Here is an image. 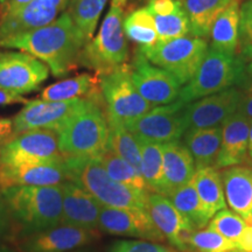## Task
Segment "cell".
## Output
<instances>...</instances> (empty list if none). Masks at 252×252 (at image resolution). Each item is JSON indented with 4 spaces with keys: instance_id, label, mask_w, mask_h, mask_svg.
<instances>
[{
    "instance_id": "6da1fadb",
    "label": "cell",
    "mask_w": 252,
    "mask_h": 252,
    "mask_svg": "<svg viewBox=\"0 0 252 252\" xmlns=\"http://www.w3.org/2000/svg\"><path fill=\"white\" fill-rule=\"evenodd\" d=\"M86 45L87 41L67 11L46 26L0 42L2 48L19 49L45 62L55 77L65 76L78 67Z\"/></svg>"
},
{
    "instance_id": "7a4b0ae2",
    "label": "cell",
    "mask_w": 252,
    "mask_h": 252,
    "mask_svg": "<svg viewBox=\"0 0 252 252\" xmlns=\"http://www.w3.org/2000/svg\"><path fill=\"white\" fill-rule=\"evenodd\" d=\"M102 94L87 97L56 130L63 157H100L108 150L109 123Z\"/></svg>"
},
{
    "instance_id": "3957f363",
    "label": "cell",
    "mask_w": 252,
    "mask_h": 252,
    "mask_svg": "<svg viewBox=\"0 0 252 252\" xmlns=\"http://www.w3.org/2000/svg\"><path fill=\"white\" fill-rule=\"evenodd\" d=\"M12 220L24 237L54 228L62 220V187L13 186L1 189Z\"/></svg>"
},
{
    "instance_id": "277c9868",
    "label": "cell",
    "mask_w": 252,
    "mask_h": 252,
    "mask_svg": "<svg viewBox=\"0 0 252 252\" xmlns=\"http://www.w3.org/2000/svg\"><path fill=\"white\" fill-rule=\"evenodd\" d=\"M68 180L84 188L103 207L147 210L150 194L140 193L109 176L99 157H64Z\"/></svg>"
},
{
    "instance_id": "5b68a950",
    "label": "cell",
    "mask_w": 252,
    "mask_h": 252,
    "mask_svg": "<svg viewBox=\"0 0 252 252\" xmlns=\"http://www.w3.org/2000/svg\"><path fill=\"white\" fill-rule=\"evenodd\" d=\"M244 80L245 63L241 56L225 54L209 47L193 78L181 89L178 100L191 103L228 88L241 87Z\"/></svg>"
},
{
    "instance_id": "8992f818",
    "label": "cell",
    "mask_w": 252,
    "mask_h": 252,
    "mask_svg": "<svg viewBox=\"0 0 252 252\" xmlns=\"http://www.w3.org/2000/svg\"><path fill=\"white\" fill-rule=\"evenodd\" d=\"M124 9L111 6L96 36L82 49L78 65L104 75L125 64L128 59L127 40L123 27Z\"/></svg>"
},
{
    "instance_id": "52a82bcc",
    "label": "cell",
    "mask_w": 252,
    "mask_h": 252,
    "mask_svg": "<svg viewBox=\"0 0 252 252\" xmlns=\"http://www.w3.org/2000/svg\"><path fill=\"white\" fill-rule=\"evenodd\" d=\"M131 72V65L125 63L108 74L98 75L109 125H122L126 127L153 109L135 89Z\"/></svg>"
},
{
    "instance_id": "ba28073f",
    "label": "cell",
    "mask_w": 252,
    "mask_h": 252,
    "mask_svg": "<svg viewBox=\"0 0 252 252\" xmlns=\"http://www.w3.org/2000/svg\"><path fill=\"white\" fill-rule=\"evenodd\" d=\"M208 50L202 37L187 35L168 42L157 43L152 48L139 52L151 63L172 74L181 86L187 84L202 63Z\"/></svg>"
},
{
    "instance_id": "9c48e42d",
    "label": "cell",
    "mask_w": 252,
    "mask_h": 252,
    "mask_svg": "<svg viewBox=\"0 0 252 252\" xmlns=\"http://www.w3.org/2000/svg\"><path fill=\"white\" fill-rule=\"evenodd\" d=\"M54 130H32L13 137L0 147V166L15 167L63 159Z\"/></svg>"
},
{
    "instance_id": "30bf717a",
    "label": "cell",
    "mask_w": 252,
    "mask_h": 252,
    "mask_svg": "<svg viewBox=\"0 0 252 252\" xmlns=\"http://www.w3.org/2000/svg\"><path fill=\"white\" fill-rule=\"evenodd\" d=\"M186 103L180 100L156 106L126 126L137 139L157 144L179 141L187 131L185 119Z\"/></svg>"
},
{
    "instance_id": "8fae6325",
    "label": "cell",
    "mask_w": 252,
    "mask_h": 252,
    "mask_svg": "<svg viewBox=\"0 0 252 252\" xmlns=\"http://www.w3.org/2000/svg\"><path fill=\"white\" fill-rule=\"evenodd\" d=\"M45 62L25 52H0V89L25 94L39 89L48 78Z\"/></svg>"
},
{
    "instance_id": "7c38bea8",
    "label": "cell",
    "mask_w": 252,
    "mask_h": 252,
    "mask_svg": "<svg viewBox=\"0 0 252 252\" xmlns=\"http://www.w3.org/2000/svg\"><path fill=\"white\" fill-rule=\"evenodd\" d=\"M131 77L140 96L153 108L179 99L181 84L165 69L151 64L139 52L131 65Z\"/></svg>"
},
{
    "instance_id": "4fadbf2b",
    "label": "cell",
    "mask_w": 252,
    "mask_h": 252,
    "mask_svg": "<svg viewBox=\"0 0 252 252\" xmlns=\"http://www.w3.org/2000/svg\"><path fill=\"white\" fill-rule=\"evenodd\" d=\"M242 90L231 87L186 104L185 119L187 130L220 126L237 112Z\"/></svg>"
},
{
    "instance_id": "5bb4252c",
    "label": "cell",
    "mask_w": 252,
    "mask_h": 252,
    "mask_svg": "<svg viewBox=\"0 0 252 252\" xmlns=\"http://www.w3.org/2000/svg\"><path fill=\"white\" fill-rule=\"evenodd\" d=\"M86 98L67 102L28 100L25 108L13 118V133L18 134L32 130L56 131L69 116L80 108Z\"/></svg>"
},
{
    "instance_id": "9a60e30c",
    "label": "cell",
    "mask_w": 252,
    "mask_h": 252,
    "mask_svg": "<svg viewBox=\"0 0 252 252\" xmlns=\"http://www.w3.org/2000/svg\"><path fill=\"white\" fill-rule=\"evenodd\" d=\"M98 229L110 235L127 236L151 242H162L163 237L147 210L102 207Z\"/></svg>"
},
{
    "instance_id": "2e32d148",
    "label": "cell",
    "mask_w": 252,
    "mask_h": 252,
    "mask_svg": "<svg viewBox=\"0 0 252 252\" xmlns=\"http://www.w3.org/2000/svg\"><path fill=\"white\" fill-rule=\"evenodd\" d=\"M98 238L96 231L59 224L24 237L21 252H72Z\"/></svg>"
},
{
    "instance_id": "e0dca14e",
    "label": "cell",
    "mask_w": 252,
    "mask_h": 252,
    "mask_svg": "<svg viewBox=\"0 0 252 252\" xmlns=\"http://www.w3.org/2000/svg\"><path fill=\"white\" fill-rule=\"evenodd\" d=\"M70 0H33L17 13L0 20V42L56 20Z\"/></svg>"
},
{
    "instance_id": "ac0fdd59",
    "label": "cell",
    "mask_w": 252,
    "mask_h": 252,
    "mask_svg": "<svg viewBox=\"0 0 252 252\" xmlns=\"http://www.w3.org/2000/svg\"><path fill=\"white\" fill-rule=\"evenodd\" d=\"M61 187L62 224L97 231L102 204L76 182L67 180Z\"/></svg>"
},
{
    "instance_id": "d6986e66",
    "label": "cell",
    "mask_w": 252,
    "mask_h": 252,
    "mask_svg": "<svg viewBox=\"0 0 252 252\" xmlns=\"http://www.w3.org/2000/svg\"><path fill=\"white\" fill-rule=\"evenodd\" d=\"M147 213L169 244L182 252L190 250L187 239L195 230L191 229L168 198L161 194L150 193L147 198Z\"/></svg>"
},
{
    "instance_id": "ffe728a7",
    "label": "cell",
    "mask_w": 252,
    "mask_h": 252,
    "mask_svg": "<svg viewBox=\"0 0 252 252\" xmlns=\"http://www.w3.org/2000/svg\"><path fill=\"white\" fill-rule=\"evenodd\" d=\"M68 180L64 158L34 165L0 166V189L13 186H60Z\"/></svg>"
},
{
    "instance_id": "44dd1931",
    "label": "cell",
    "mask_w": 252,
    "mask_h": 252,
    "mask_svg": "<svg viewBox=\"0 0 252 252\" xmlns=\"http://www.w3.org/2000/svg\"><path fill=\"white\" fill-rule=\"evenodd\" d=\"M250 124L239 112H236L223 123L222 141L216 168H228L244 161L248 156Z\"/></svg>"
},
{
    "instance_id": "7402d4cb",
    "label": "cell",
    "mask_w": 252,
    "mask_h": 252,
    "mask_svg": "<svg viewBox=\"0 0 252 252\" xmlns=\"http://www.w3.org/2000/svg\"><path fill=\"white\" fill-rule=\"evenodd\" d=\"M226 204L248 224L252 222V169L232 166L220 174Z\"/></svg>"
},
{
    "instance_id": "603a6c76",
    "label": "cell",
    "mask_w": 252,
    "mask_h": 252,
    "mask_svg": "<svg viewBox=\"0 0 252 252\" xmlns=\"http://www.w3.org/2000/svg\"><path fill=\"white\" fill-rule=\"evenodd\" d=\"M163 176L167 196L172 190L193 180L195 163L186 145L181 141L162 144Z\"/></svg>"
},
{
    "instance_id": "cb8c5ba5",
    "label": "cell",
    "mask_w": 252,
    "mask_h": 252,
    "mask_svg": "<svg viewBox=\"0 0 252 252\" xmlns=\"http://www.w3.org/2000/svg\"><path fill=\"white\" fill-rule=\"evenodd\" d=\"M222 141V125L190 128L184 134V144L193 157L195 168L216 167Z\"/></svg>"
},
{
    "instance_id": "d4e9b609",
    "label": "cell",
    "mask_w": 252,
    "mask_h": 252,
    "mask_svg": "<svg viewBox=\"0 0 252 252\" xmlns=\"http://www.w3.org/2000/svg\"><path fill=\"white\" fill-rule=\"evenodd\" d=\"M239 2L235 0L214 21L209 33L210 47L229 55L239 48Z\"/></svg>"
},
{
    "instance_id": "484cf974",
    "label": "cell",
    "mask_w": 252,
    "mask_h": 252,
    "mask_svg": "<svg viewBox=\"0 0 252 252\" xmlns=\"http://www.w3.org/2000/svg\"><path fill=\"white\" fill-rule=\"evenodd\" d=\"M99 94L102 93H100L98 75L94 76V75L83 74L47 87L41 93L40 99L48 100V102H67V100L86 98Z\"/></svg>"
},
{
    "instance_id": "4316f807",
    "label": "cell",
    "mask_w": 252,
    "mask_h": 252,
    "mask_svg": "<svg viewBox=\"0 0 252 252\" xmlns=\"http://www.w3.org/2000/svg\"><path fill=\"white\" fill-rule=\"evenodd\" d=\"M191 182L196 189L201 203L210 217H213L222 209H225L226 201L222 176L216 167L196 169Z\"/></svg>"
},
{
    "instance_id": "83f0119b",
    "label": "cell",
    "mask_w": 252,
    "mask_h": 252,
    "mask_svg": "<svg viewBox=\"0 0 252 252\" xmlns=\"http://www.w3.org/2000/svg\"><path fill=\"white\" fill-rule=\"evenodd\" d=\"M235 0H185L184 9L187 14L190 34L209 37L215 19Z\"/></svg>"
},
{
    "instance_id": "f1b7e54d",
    "label": "cell",
    "mask_w": 252,
    "mask_h": 252,
    "mask_svg": "<svg viewBox=\"0 0 252 252\" xmlns=\"http://www.w3.org/2000/svg\"><path fill=\"white\" fill-rule=\"evenodd\" d=\"M173 203L178 212L184 216L191 229L202 230L209 224L212 217L208 215L193 182H188L181 187L174 189L166 196Z\"/></svg>"
},
{
    "instance_id": "f546056e",
    "label": "cell",
    "mask_w": 252,
    "mask_h": 252,
    "mask_svg": "<svg viewBox=\"0 0 252 252\" xmlns=\"http://www.w3.org/2000/svg\"><path fill=\"white\" fill-rule=\"evenodd\" d=\"M141 154V176L151 193L165 196L166 184L163 176L162 145L137 139Z\"/></svg>"
},
{
    "instance_id": "4dcf8cb0",
    "label": "cell",
    "mask_w": 252,
    "mask_h": 252,
    "mask_svg": "<svg viewBox=\"0 0 252 252\" xmlns=\"http://www.w3.org/2000/svg\"><path fill=\"white\" fill-rule=\"evenodd\" d=\"M126 37L140 47V50L152 48L158 43V33L153 14L147 7L138 8L123 21Z\"/></svg>"
},
{
    "instance_id": "1f68e13d",
    "label": "cell",
    "mask_w": 252,
    "mask_h": 252,
    "mask_svg": "<svg viewBox=\"0 0 252 252\" xmlns=\"http://www.w3.org/2000/svg\"><path fill=\"white\" fill-rule=\"evenodd\" d=\"M99 160L110 178L115 181L140 193H151L140 173L121 157L116 156L112 151L106 150L99 157Z\"/></svg>"
},
{
    "instance_id": "d6a6232c",
    "label": "cell",
    "mask_w": 252,
    "mask_h": 252,
    "mask_svg": "<svg viewBox=\"0 0 252 252\" xmlns=\"http://www.w3.org/2000/svg\"><path fill=\"white\" fill-rule=\"evenodd\" d=\"M108 0H70L68 14L74 21L87 43L93 39L94 32Z\"/></svg>"
},
{
    "instance_id": "836d02e7",
    "label": "cell",
    "mask_w": 252,
    "mask_h": 252,
    "mask_svg": "<svg viewBox=\"0 0 252 252\" xmlns=\"http://www.w3.org/2000/svg\"><path fill=\"white\" fill-rule=\"evenodd\" d=\"M108 149L133 166L141 174L139 143L125 126L109 125Z\"/></svg>"
},
{
    "instance_id": "e575fe53",
    "label": "cell",
    "mask_w": 252,
    "mask_h": 252,
    "mask_svg": "<svg viewBox=\"0 0 252 252\" xmlns=\"http://www.w3.org/2000/svg\"><path fill=\"white\" fill-rule=\"evenodd\" d=\"M187 244L190 250L197 252H247L235 242L208 228L191 232L187 239Z\"/></svg>"
},
{
    "instance_id": "d590c367",
    "label": "cell",
    "mask_w": 252,
    "mask_h": 252,
    "mask_svg": "<svg viewBox=\"0 0 252 252\" xmlns=\"http://www.w3.org/2000/svg\"><path fill=\"white\" fill-rule=\"evenodd\" d=\"M158 33V43L187 36L190 34V26L185 9L169 15H153Z\"/></svg>"
},
{
    "instance_id": "8d00e7d4",
    "label": "cell",
    "mask_w": 252,
    "mask_h": 252,
    "mask_svg": "<svg viewBox=\"0 0 252 252\" xmlns=\"http://www.w3.org/2000/svg\"><path fill=\"white\" fill-rule=\"evenodd\" d=\"M248 225L245 220L242 219L238 214L225 208L212 217L209 224H208V229L219 232L223 237L237 244L239 237Z\"/></svg>"
},
{
    "instance_id": "74e56055",
    "label": "cell",
    "mask_w": 252,
    "mask_h": 252,
    "mask_svg": "<svg viewBox=\"0 0 252 252\" xmlns=\"http://www.w3.org/2000/svg\"><path fill=\"white\" fill-rule=\"evenodd\" d=\"M109 252H172L168 248L156 242L145 239H130V241H118L111 245Z\"/></svg>"
},
{
    "instance_id": "f35d334b",
    "label": "cell",
    "mask_w": 252,
    "mask_h": 252,
    "mask_svg": "<svg viewBox=\"0 0 252 252\" xmlns=\"http://www.w3.org/2000/svg\"><path fill=\"white\" fill-rule=\"evenodd\" d=\"M252 45V0H247L239 9V48Z\"/></svg>"
},
{
    "instance_id": "ab89813d",
    "label": "cell",
    "mask_w": 252,
    "mask_h": 252,
    "mask_svg": "<svg viewBox=\"0 0 252 252\" xmlns=\"http://www.w3.org/2000/svg\"><path fill=\"white\" fill-rule=\"evenodd\" d=\"M184 8L182 0H149L147 9L153 15H169Z\"/></svg>"
},
{
    "instance_id": "60d3db41",
    "label": "cell",
    "mask_w": 252,
    "mask_h": 252,
    "mask_svg": "<svg viewBox=\"0 0 252 252\" xmlns=\"http://www.w3.org/2000/svg\"><path fill=\"white\" fill-rule=\"evenodd\" d=\"M239 89L242 90L241 102L237 112L244 116L249 122H252V84L247 83L242 86Z\"/></svg>"
},
{
    "instance_id": "b9f144b4",
    "label": "cell",
    "mask_w": 252,
    "mask_h": 252,
    "mask_svg": "<svg viewBox=\"0 0 252 252\" xmlns=\"http://www.w3.org/2000/svg\"><path fill=\"white\" fill-rule=\"evenodd\" d=\"M33 0H0V20L23 9Z\"/></svg>"
},
{
    "instance_id": "7bdbcfd3",
    "label": "cell",
    "mask_w": 252,
    "mask_h": 252,
    "mask_svg": "<svg viewBox=\"0 0 252 252\" xmlns=\"http://www.w3.org/2000/svg\"><path fill=\"white\" fill-rule=\"evenodd\" d=\"M12 222L13 220H12L8 207L1 194V189H0V238L7 234L9 228H11Z\"/></svg>"
},
{
    "instance_id": "ee69618b",
    "label": "cell",
    "mask_w": 252,
    "mask_h": 252,
    "mask_svg": "<svg viewBox=\"0 0 252 252\" xmlns=\"http://www.w3.org/2000/svg\"><path fill=\"white\" fill-rule=\"evenodd\" d=\"M13 119L0 118V147L13 137Z\"/></svg>"
},
{
    "instance_id": "f6af8a7d",
    "label": "cell",
    "mask_w": 252,
    "mask_h": 252,
    "mask_svg": "<svg viewBox=\"0 0 252 252\" xmlns=\"http://www.w3.org/2000/svg\"><path fill=\"white\" fill-rule=\"evenodd\" d=\"M28 100L23 97V94H18L9 93V91H5L0 89V105H8V104H15V103H25L26 104Z\"/></svg>"
},
{
    "instance_id": "bcb514c9",
    "label": "cell",
    "mask_w": 252,
    "mask_h": 252,
    "mask_svg": "<svg viewBox=\"0 0 252 252\" xmlns=\"http://www.w3.org/2000/svg\"><path fill=\"white\" fill-rule=\"evenodd\" d=\"M237 245L247 252H252V226L248 225L247 229L239 237Z\"/></svg>"
},
{
    "instance_id": "7dc6e473",
    "label": "cell",
    "mask_w": 252,
    "mask_h": 252,
    "mask_svg": "<svg viewBox=\"0 0 252 252\" xmlns=\"http://www.w3.org/2000/svg\"><path fill=\"white\" fill-rule=\"evenodd\" d=\"M247 83L252 84V61L249 62L248 65H245V80L243 83L241 84V87L244 86V84H247Z\"/></svg>"
},
{
    "instance_id": "c3c4849f",
    "label": "cell",
    "mask_w": 252,
    "mask_h": 252,
    "mask_svg": "<svg viewBox=\"0 0 252 252\" xmlns=\"http://www.w3.org/2000/svg\"><path fill=\"white\" fill-rule=\"evenodd\" d=\"M241 58L244 60H249V61H252V45L245 47V48L241 49Z\"/></svg>"
},
{
    "instance_id": "681fc988",
    "label": "cell",
    "mask_w": 252,
    "mask_h": 252,
    "mask_svg": "<svg viewBox=\"0 0 252 252\" xmlns=\"http://www.w3.org/2000/svg\"><path fill=\"white\" fill-rule=\"evenodd\" d=\"M128 1H130V0H112L111 6H116V7L125 9V7L128 4Z\"/></svg>"
},
{
    "instance_id": "f907efd6",
    "label": "cell",
    "mask_w": 252,
    "mask_h": 252,
    "mask_svg": "<svg viewBox=\"0 0 252 252\" xmlns=\"http://www.w3.org/2000/svg\"><path fill=\"white\" fill-rule=\"evenodd\" d=\"M248 153L250 154V157L252 158V122L250 124V133H249V149H248Z\"/></svg>"
},
{
    "instance_id": "816d5d0a",
    "label": "cell",
    "mask_w": 252,
    "mask_h": 252,
    "mask_svg": "<svg viewBox=\"0 0 252 252\" xmlns=\"http://www.w3.org/2000/svg\"><path fill=\"white\" fill-rule=\"evenodd\" d=\"M0 252H17V251L12 250L11 248L6 247V245H1V244H0Z\"/></svg>"
},
{
    "instance_id": "f5cc1de1",
    "label": "cell",
    "mask_w": 252,
    "mask_h": 252,
    "mask_svg": "<svg viewBox=\"0 0 252 252\" xmlns=\"http://www.w3.org/2000/svg\"><path fill=\"white\" fill-rule=\"evenodd\" d=\"M72 252H91V251L83 250V249H78V250H75V251H72Z\"/></svg>"
},
{
    "instance_id": "db71d44e",
    "label": "cell",
    "mask_w": 252,
    "mask_h": 252,
    "mask_svg": "<svg viewBox=\"0 0 252 252\" xmlns=\"http://www.w3.org/2000/svg\"><path fill=\"white\" fill-rule=\"evenodd\" d=\"M249 225H251V226H252V222H251V223H250V224H249Z\"/></svg>"
}]
</instances>
